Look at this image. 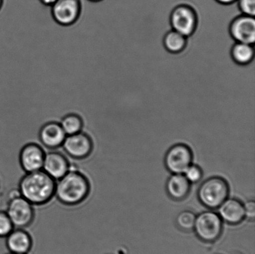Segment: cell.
I'll return each instance as SVG.
<instances>
[{"mask_svg":"<svg viewBox=\"0 0 255 254\" xmlns=\"http://www.w3.org/2000/svg\"><path fill=\"white\" fill-rule=\"evenodd\" d=\"M56 181L41 170L26 173L19 181L18 190L32 205H44L55 196Z\"/></svg>","mask_w":255,"mask_h":254,"instance_id":"1","label":"cell"},{"mask_svg":"<svg viewBox=\"0 0 255 254\" xmlns=\"http://www.w3.org/2000/svg\"><path fill=\"white\" fill-rule=\"evenodd\" d=\"M91 192V183L84 174L71 169L66 175L56 181L55 196L66 206H76L84 202Z\"/></svg>","mask_w":255,"mask_h":254,"instance_id":"2","label":"cell"},{"mask_svg":"<svg viewBox=\"0 0 255 254\" xmlns=\"http://www.w3.org/2000/svg\"><path fill=\"white\" fill-rule=\"evenodd\" d=\"M228 182L221 176H214L206 179L201 184L197 197L202 205L210 210H216L229 198Z\"/></svg>","mask_w":255,"mask_h":254,"instance_id":"3","label":"cell"},{"mask_svg":"<svg viewBox=\"0 0 255 254\" xmlns=\"http://www.w3.org/2000/svg\"><path fill=\"white\" fill-rule=\"evenodd\" d=\"M33 206L20 195L18 189L11 191L5 211L14 228L24 229L31 225L35 217Z\"/></svg>","mask_w":255,"mask_h":254,"instance_id":"4","label":"cell"},{"mask_svg":"<svg viewBox=\"0 0 255 254\" xmlns=\"http://www.w3.org/2000/svg\"><path fill=\"white\" fill-rule=\"evenodd\" d=\"M223 228V221L218 213L206 211L196 216L193 230L200 240L212 243L221 237Z\"/></svg>","mask_w":255,"mask_h":254,"instance_id":"5","label":"cell"},{"mask_svg":"<svg viewBox=\"0 0 255 254\" xmlns=\"http://www.w3.org/2000/svg\"><path fill=\"white\" fill-rule=\"evenodd\" d=\"M193 153L186 144H176L170 148L164 157V165L172 174H184L191 165Z\"/></svg>","mask_w":255,"mask_h":254,"instance_id":"6","label":"cell"},{"mask_svg":"<svg viewBox=\"0 0 255 254\" xmlns=\"http://www.w3.org/2000/svg\"><path fill=\"white\" fill-rule=\"evenodd\" d=\"M52 17L59 25L70 26L76 23L81 16V0H57L51 7Z\"/></svg>","mask_w":255,"mask_h":254,"instance_id":"7","label":"cell"},{"mask_svg":"<svg viewBox=\"0 0 255 254\" xmlns=\"http://www.w3.org/2000/svg\"><path fill=\"white\" fill-rule=\"evenodd\" d=\"M197 18L192 7L181 4L175 7L171 16L172 29L186 37L191 36L196 28Z\"/></svg>","mask_w":255,"mask_h":254,"instance_id":"8","label":"cell"},{"mask_svg":"<svg viewBox=\"0 0 255 254\" xmlns=\"http://www.w3.org/2000/svg\"><path fill=\"white\" fill-rule=\"evenodd\" d=\"M67 155L76 159H84L91 155L94 144L91 137L81 133L67 136L62 146Z\"/></svg>","mask_w":255,"mask_h":254,"instance_id":"9","label":"cell"},{"mask_svg":"<svg viewBox=\"0 0 255 254\" xmlns=\"http://www.w3.org/2000/svg\"><path fill=\"white\" fill-rule=\"evenodd\" d=\"M46 153L36 143H28L22 147L19 153V163L26 173L42 170Z\"/></svg>","mask_w":255,"mask_h":254,"instance_id":"10","label":"cell"},{"mask_svg":"<svg viewBox=\"0 0 255 254\" xmlns=\"http://www.w3.org/2000/svg\"><path fill=\"white\" fill-rule=\"evenodd\" d=\"M232 37L237 42L254 45L255 42V16L242 14L232 22L231 26Z\"/></svg>","mask_w":255,"mask_h":254,"instance_id":"11","label":"cell"},{"mask_svg":"<svg viewBox=\"0 0 255 254\" xmlns=\"http://www.w3.org/2000/svg\"><path fill=\"white\" fill-rule=\"evenodd\" d=\"M68 159L59 152L51 151L46 153L42 170L57 181L71 170Z\"/></svg>","mask_w":255,"mask_h":254,"instance_id":"12","label":"cell"},{"mask_svg":"<svg viewBox=\"0 0 255 254\" xmlns=\"http://www.w3.org/2000/svg\"><path fill=\"white\" fill-rule=\"evenodd\" d=\"M66 136L59 123L54 121L44 124L39 133L40 141L50 149H56L62 146Z\"/></svg>","mask_w":255,"mask_h":254,"instance_id":"13","label":"cell"},{"mask_svg":"<svg viewBox=\"0 0 255 254\" xmlns=\"http://www.w3.org/2000/svg\"><path fill=\"white\" fill-rule=\"evenodd\" d=\"M222 220L231 225H237L245 220L244 203L236 198H227L219 207Z\"/></svg>","mask_w":255,"mask_h":254,"instance_id":"14","label":"cell"},{"mask_svg":"<svg viewBox=\"0 0 255 254\" xmlns=\"http://www.w3.org/2000/svg\"><path fill=\"white\" fill-rule=\"evenodd\" d=\"M191 183L184 174H172L167 179L166 190L172 200L177 201L184 200L189 195Z\"/></svg>","mask_w":255,"mask_h":254,"instance_id":"15","label":"cell"},{"mask_svg":"<svg viewBox=\"0 0 255 254\" xmlns=\"http://www.w3.org/2000/svg\"><path fill=\"white\" fill-rule=\"evenodd\" d=\"M6 238L7 248L11 253L26 254L31 249V236L23 229L14 228Z\"/></svg>","mask_w":255,"mask_h":254,"instance_id":"16","label":"cell"},{"mask_svg":"<svg viewBox=\"0 0 255 254\" xmlns=\"http://www.w3.org/2000/svg\"><path fill=\"white\" fill-rule=\"evenodd\" d=\"M232 58L236 63L247 65L255 59L254 45L236 42L232 50Z\"/></svg>","mask_w":255,"mask_h":254,"instance_id":"17","label":"cell"},{"mask_svg":"<svg viewBox=\"0 0 255 254\" xmlns=\"http://www.w3.org/2000/svg\"><path fill=\"white\" fill-rule=\"evenodd\" d=\"M59 124L66 136L81 133L84 127L83 119L76 113H70L64 116Z\"/></svg>","mask_w":255,"mask_h":254,"instance_id":"18","label":"cell"},{"mask_svg":"<svg viewBox=\"0 0 255 254\" xmlns=\"http://www.w3.org/2000/svg\"><path fill=\"white\" fill-rule=\"evenodd\" d=\"M164 44L167 51L172 53H179L186 47L187 37L172 29L165 36Z\"/></svg>","mask_w":255,"mask_h":254,"instance_id":"19","label":"cell"},{"mask_svg":"<svg viewBox=\"0 0 255 254\" xmlns=\"http://www.w3.org/2000/svg\"><path fill=\"white\" fill-rule=\"evenodd\" d=\"M196 215L191 210H184L180 212L176 218V225L177 228L183 231L193 230Z\"/></svg>","mask_w":255,"mask_h":254,"instance_id":"20","label":"cell"},{"mask_svg":"<svg viewBox=\"0 0 255 254\" xmlns=\"http://www.w3.org/2000/svg\"><path fill=\"white\" fill-rule=\"evenodd\" d=\"M14 229L6 211H0V238H6Z\"/></svg>","mask_w":255,"mask_h":254,"instance_id":"21","label":"cell"},{"mask_svg":"<svg viewBox=\"0 0 255 254\" xmlns=\"http://www.w3.org/2000/svg\"><path fill=\"white\" fill-rule=\"evenodd\" d=\"M184 175L191 184L197 183L203 176V171L199 166L192 164L185 171Z\"/></svg>","mask_w":255,"mask_h":254,"instance_id":"22","label":"cell"},{"mask_svg":"<svg viewBox=\"0 0 255 254\" xmlns=\"http://www.w3.org/2000/svg\"><path fill=\"white\" fill-rule=\"evenodd\" d=\"M237 3L242 14L255 16V0H237Z\"/></svg>","mask_w":255,"mask_h":254,"instance_id":"23","label":"cell"},{"mask_svg":"<svg viewBox=\"0 0 255 254\" xmlns=\"http://www.w3.org/2000/svg\"><path fill=\"white\" fill-rule=\"evenodd\" d=\"M245 217L250 221H254L255 218V201L254 200L246 201L244 204Z\"/></svg>","mask_w":255,"mask_h":254,"instance_id":"24","label":"cell"},{"mask_svg":"<svg viewBox=\"0 0 255 254\" xmlns=\"http://www.w3.org/2000/svg\"><path fill=\"white\" fill-rule=\"evenodd\" d=\"M39 1L44 6L51 7L57 1V0H39Z\"/></svg>","mask_w":255,"mask_h":254,"instance_id":"25","label":"cell"},{"mask_svg":"<svg viewBox=\"0 0 255 254\" xmlns=\"http://www.w3.org/2000/svg\"><path fill=\"white\" fill-rule=\"evenodd\" d=\"M219 3L224 5H229L234 3L237 1V0H216Z\"/></svg>","mask_w":255,"mask_h":254,"instance_id":"26","label":"cell"},{"mask_svg":"<svg viewBox=\"0 0 255 254\" xmlns=\"http://www.w3.org/2000/svg\"><path fill=\"white\" fill-rule=\"evenodd\" d=\"M88 1L93 2H98L104 1V0H88Z\"/></svg>","mask_w":255,"mask_h":254,"instance_id":"27","label":"cell"},{"mask_svg":"<svg viewBox=\"0 0 255 254\" xmlns=\"http://www.w3.org/2000/svg\"><path fill=\"white\" fill-rule=\"evenodd\" d=\"M4 0H0V10H1L2 5H3Z\"/></svg>","mask_w":255,"mask_h":254,"instance_id":"28","label":"cell"},{"mask_svg":"<svg viewBox=\"0 0 255 254\" xmlns=\"http://www.w3.org/2000/svg\"><path fill=\"white\" fill-rule=\"evenodd\" d=\"M15 254V253H11V254Z\"/></svg>","mask_w":255,"mask_h":254,"instance_id":"29","label":"cell"}]
</instances>
